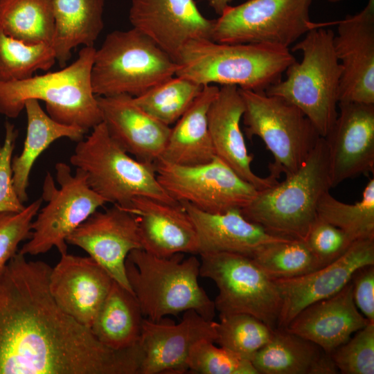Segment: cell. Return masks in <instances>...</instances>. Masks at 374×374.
I'll use <instances>...</instances> for the list:
<instances>
[{"instance_id": "4dcf8cb0", "label": "cell", "mask_w": 374, "mask_h": 374, "mask_svg": "<svg viewBox=\"0 0 374 374\" xmlns=\"http://www.w3.org/2000/svg\"><path fill=\"white\" fill-rule=\"evenodd\" d=\"M0 27L26 43L51 45L54 18L51 0H0Z\"/></svg>"}, {"instance_id": "e575fe53", "label": "cell", "mask_w": 374, "mask_h": 374, "mask_svg": "<svg viewBox=\"0 0 374 374\" xmlns=\"http://www.w3.org/2000/svg\"><path fill=\"white\" fill-rule=\"evenodd\" d=\"M252 258L272 279L295 278L321 267L305 240L297 239L269 244Z\"/></svg>"}, {"instance_id": "8d00e7d4", "label": "cell", "mask_w": 374, "mask_h": 374, "mask_svg": "<svg viewBox=\"0 0 374 374\" xmlns=\"http://www.w3.org/2000/svg\"><path fill=\"white\" fill-rule=\"evenodd\" d=\"M214 343L203 339L192 346L187 359L188 371L201 374H258L250 360Z\"/></svg>"}, {"instance_id": "8992f818", "label": "cell", "mask_w": 374, "mask_h": 374, "mask_svg": "<svg viewBox=\"0 0 374 374\" xmlns=\"http://www.w3.org/2000/svg\"><path fill=\"white\" fill-rule=\"evenodd\" d=\"M330 29L310 30L296 42L292 51H301L286 69V78L271 85L265 93L283 98L297 107L325 137L338 116L341 66L335 54Z\"/></svg>"}, {"instance_id": "7402d4cb", "label": "cell", "mask_w": 374, "mask_h": 374, "mask_svg": "<svg viewBox=\"0 0 374 374\" xmlns=\"http://www.w3.org/2000/svg\"><path fill=\"white\" fill-rule=\"evenodd\" d=\"M123 208L135 216L141 247L145 251L160 257L198 254L195 229L181 203L138 197Z\"/></svg>"}, {"instance_id": "44dd1931", "label": "cell", "mask_w": 374, "mask_h": 374, "mask_svg": "<svg viewBox=\"0 0 374 374\" xmlns=\"http://www.w3.org/2000/svg\"><path fill=\"white\" fill-rule=\"evenodd\" d=\"M97 99L102 122L125 152L151 163L161 159L171 127L143 109L132 96H97Z\"/></svg>"}, {"instance_id": "484cf974", "label": "cell", "mask_w": 374, "mask_h": 374, "mask_svg": "<svg viewBox=\"0 0 374 374\" xmlns=\"http://www.w3.org/2000/svg\"><path fill=\"white\" fill-rule=\"evenodd\" d=\"M220 87L204 85L196 99L170 131L159 160L177 166L204 164L215 157L208 126V112Z\"/></svg>"}, {"instance_id": "d4e9b609", "label": "cell", "mask_w": 374, "mask_h": 374, "mask_svg": "<svg viewBox=\"0 0 374 374\" xmlns=\"http://www.w3.org/2000/svg\"><path fill=\"white\" fill-rule=\"evenodd\" d=\"M181 204L196 231L198 255L229 252L252 258L264 247L287 240L270 234L247 220L241 210L222 213L201 211L186 202Z\"/></svg>"}, {"instance_id": "83f0119b", "label": "cell", "mask_w": 374, "mask_h": 374, "mask_svg": "<svg viewBox=\"0 0 374 374\" xmlns=\"http://www.w3.org/2000/svg\"><path fill=\"white\" fill-rule=\"evenodd\" d=\"M54 18L51 46L64 67L78 46H93L104 27L105 0H51Z\"/></svg>"}, {"instance_id": "7a4b0ae2", "label": "cell", "mask_w": 374, "mask_h": 374, "mask_svg": "<svg viewBox=\"0 0 374 374\" xmlns=\"http://www.w3.org/2000/svg\"><path fill=\"white\" fill-rule=\"evenodd\" d=\"M296 61L289 48L266 44L188 42L175 60L176 75L202 86L219 84L265 91Z\"/></svg>"}, {"instance_id": "30bf717a", "label": "cell", "mask_w": 374, "mask_h": 374, "mask_svg": "<svg viewBox=\"0 0 374 374\" xmlns=\"http://www.w3.org/2000/svg\"><path fill=\"white\" fill-rule=\"evenodd\" d=\"M57 188L51 174L46 175L40 208L31 224L30 238L18 251L36 256L56 248L67 253L66 239L90 215L107 202L87 183L84 172L76 168L73 174L65 163L55 165Z\"/></svg>"}, {"instance_id": "3957f363", "label": "cell", "mask_w": 374, "mask_h": 374, "mask_svg": "<svg viewBox=\"0 0 374 374\" xmlns=\"http://www.w3.org/2000/svg\"><path fill=\"white\" fill-rule=\"evenodd\" d=\"M330 188L328 146L320 137L296 171L283 181L258 190L241 212L270 234L305 240L317 218L319 202Z\"/></svg>"}, {"instance_id": "52a82bcc", "label": "cell", "mask_w": 374, "mask_h": 374, "mask_svg": "<svg viewBox=\"0 0 374 374\" xmlns=\"http://www.w3.org/2000/svg\"><path fill=\"white\" fill-rule=\"evenodd\" d=\"M91 130L77 142L70 162L84 172L91 188L107 203L125 207L138 197L179 203L159 182L154 163L139 161L125 152L103 122Z\"/></svg>"}, {"instance_id": "603a6c76", "label": "cell", "mask_w": 374, "mask_h": 374, "mask_svg": "<svg viewBox=\"0 0 374 374\" xmlns=\"http://www.w3.org/2000/svg\"><path fill=\"white\" fill-rule=\"evenodd\" d=\"M244 110L239 88L222 86L208 112V130L215 156L244 180L262 190L278 181L269 175L267 177H259L251 168L253 155L247 151L240 128Z\"/></svg>"}, {"instance_id": "ee69618b", "label": "cell", "mask_w": 374, "mask_h": 374, "mask_svg": "<svg viewBox=\"0 0 374 374\" xmlns=\"http://www.w3.org/2000/svg\"><path fill=\"white\" fill-rule=\"evenodd\" d=\"M327 1L330 2V3H339V2H341V1H344V0H327Z\"/></svg>"}, {"instance_id": "f546056e", "label": "cell", "mask_w": 374, "mask_h": 374, "mask_svg": "<svg viewBox=\"0 0 374 374\" xmlns=\"http://www.w3.org/2000/svg\"><path fill=\"white\" fill-rule=\"evenodd\" d=\"M144 318L134 294L114 280L90 329L107 347L125 350L139 344Z\"/></svg>"}, {"instance_id": "f1b7e54d", "label": "cell", "mask_w": 374, "mask_h": 374, "mask_svg": "<svg viewBox=\"0 0 374 374\" xmlns=\"http://www.w3.org/2000/svg\"><path fill=\"white\" fill-rule=\"evenodd\" d=\"M27 131L19 155L12 157L11 167L15 189L20 200H28L27 189L33 166L39 155L57 139L67 138L78 142L87 133L84 130L62 124L53 120L38 100L25 103Z\"/></svg>"}, {"instance_id": "b9f144b4", "label": "cell", "mask_w": 374, "mask_h": 374, "mask_svg": "<svg viewBox=\"0 0 374 374\" xmlns=\"http://www.w3.org/2000/svg\"><path fill=\"white\" fill-rule=\"evenodd\" d=\"M351 283L357 309L368 321H374V265L357 270Z\"/></svg>"}, {"instance_id": "7bdbcfd3", "label": "cell", "mask_w": 374, "mask_h": 374, "mask_svg": "<svg viewBox=\"0 0 374 374\" xmlns=\"http://www.w3.org/2000/svg\"><path fill=\"white\" fill-rule=\"evenodd\" d=\"M209 6L220 15L222 12L230 5L233 0H207Z\"/></svg>"}, {"instance_id": "74e56055", "label": "cell", "mask_w": 374, "mask_h": 374, "mask_svg": "<svg viewBox=\"0 0 374 374\" xmlns=\"http://www.w3.org/2000/svg\"><path fill=\"white\" fill-rule=\"evenodd\" d=\"M330 355L339 373L373 374L374 321H369Z\"/></svg>"}, {"instance_id": "60d3db41", "label": "cell", "mask_w": 374, "mask_h": 374, "mask_svg": "<svg viewBox=\"0 0 374 374\" xmlns=\"http://www.w3.org/2000/svg\"><path fill=\"white\" fill-rule=\"evenodd\" d=\"M17 136L15 125L6 121L5 137L0 146V213H19L26 207L16 193L12 180L11 163Z\"/></svg>"}, {"instance_id": "ba28073f", "label": "cell", "mask_w": 374, "mask_h": 374, "mask_svg": "<svg viewBox=\"0 0 374 374\" xmlns=\"http://www.w3.org/2000/svg\"><path fill=\"white\" fill-rule=\"evenodd\" d=\"M177 63L139 30H114L96 49L91 82L96 96L138 97L176 75Z\"/></svg>"}, {"instance_id": "8fae6325", "label": "cell", "mask_w": 374, "mask_h": 374, "mask_svg": "<svg viewBox=\"0 0 374 374\" xmlns=\"http://www.w3.org/2000/svg\"><path fill=\"white\" fill-rule=\"evenodd\" d=\"M199 276L218 289L220 317L244 313L276 328L281 299L274 280L249 256L229 252L200 254Z\"/></svg>"}, {"instance_id": "836d02e7", "label": "cell", "mask_w": 374, "mask_h": 374, "mask_svg": "<svg viewBox=\"0 0 374 374\" xmlns=\"http://www.w3.org/2000/svg\"><path fill=\"white\" fill-rule=\"evenodd\" d=\"M55 62L51 45L26 43L0 27V82L29 78L38 70H48Z\"/></svg>"}, {"instance_id": "5b68a950", "label": "cell", "mask_w": 374, "mask_h": 374, "mask_svg": "<svg viewBox=\"0 0 374 374\" xmlns=\"http://www.w3.org/2000/svg\"><path fill=\"white\" fill-rule=\"evenodd\" d=\"M199 268L195 254L160 257L143 249L132 251L125 261L130 285L144 317L152 321L189 310L213 320L214 301L199 284Z\"/></svg>"}, {"instance_id": "cb8c5ba5", "label": "cell", "mask_w": 374, "mask_h": 374, "mask_svg": "<svg viewBox=\"0 0 374 374\" xmlns=\"http://www.w3.org/2000/svg\"><path fill=\"white\" fill-rule=\"evenodd\" d=\"M369 321L355 303L350 280L336 294L305 307L284 329L330 354Z\"/></svg>"}, {"instance_id": "5bb4252c", "label": "cell", "mask_w": 374, "mask_h": 374, "mask_svg": "<svg viewBox=\"0 0 374 374\" xmlns=\"http://www.w3.org/2000/svg\"><path fill=\"white\" fill-rule=\"evenodd\" d=\"M66 242L83 249L114 280L132 292L125 261L132 251L142 247L137 220L132 213L116 204L96 211L71 233Z\"/></svg>"}, {"instance_id": "ab89813d", "label": "cell", "mask_w": 374, "mask_h": 374, "mask_svg": "<svg viewBox=\"0 0 374 374\" xmlns=\"http://www.w3.org/2000/svg\"><path fill=\"white\" fill-rule=\"evenodd\" d=\"M305 242L321 267L343 255L354 241L340 229L317 217Z\"/></svg>"}, {"instance_id": "277c9868", "label": "cell", "mask_w": 374, "mask_h": 374, "mask_svg": "<svg viewBox=\"0 0 374 374\" xmlns=\"http://www.w3.org/2000/svg\"><path fill=\"white\" fill-rule=\"evenodd\" d=\"M94 46H83L78 58L62 69L15 82H0V114L17 118L30 99L45 103L46 113L64 125L89 132L102 122L91 71Z\"/></svg>"}, {"instance_id": "1f68e13d", "label": "cell", "mask_w": 374, "mask_h": 374, "mask_svg": "<svg viewBox=\"0 0 374 374\" xmlns=\"http://www.w3.org/2000/svg\"><path fill=\"white\" fill-rule=\"evenodd\" d=\"M317 217L342 230L353 241L374 238V179L365 186L362 199L344 203L329 191L321 197Z\"/></svg>"}, {"instance_id": "7c38bea8", "label": "cell", "mask_w": 374, "mask_h": 374, "mask_svg": "<svg viewBox=\"0 0 374 374\" xmlns=\"http://www.w3.org/2000/svg\"><path fill=\"white\" fill-rule=\"evenodd\" d=\"M312 0H248L228 6L215 19L212 40L266 44L289 48L310 30Z\"/></svg>"}, {"instance_id": "9a60e30c", "label": "cell", "mask_w": 374, "mask_h": 374, "mask_svg": "<svg viewBox=\"0 0 374 374\" xmlns=\"http://www.w3.org/2000/svg\"><path fill=\"white\" fill-rule=\"evenodd\" d=\"M369 265H374V238L354 241L337 260L313 271L295 278L273 279L281 299L276 328H285L305 307L338 293L357 270Z\"/></svg>"}, {"instance_id": "ac0fdd59", "label": "cell", "mask_w": 374, "mask_h": 374, "mask_svg": "<svg viewBox=\"0 0 374 374\" xmlns=\"http://www.w3.org/2000/svg\"><path fill=\"white\" fill-rule=\"evenodd\" d=\"M129 19L175 62L195 39H211L215 19L205 17L194 0H132Z\"/></svg>"}, {"instance_id": "d6986e66", "label": "cell", "mask_w": 374, "mask_h": 374, "mask_svg": "<svg viewBox=\"0 0 374 374\" xmlns=\"http://www.w3.org/2000/svg\"><path fill=\"white\" fill-rule=\"evenodd\" d=\"M326 140L331 187L374 170V104L339 102Z\"/></svg>"}, {"instance_id": "ffe728a7", "label": "cell", "mask_w": 374, "mask_h": 374, "mask_svg": "<svg viewBox=\"0 0 374 374\" xmlns=\"http://www.w3.org/2000/svg\"><path fill=\"white\" fill-rule=\"evenodd\" d=\"M113 281L91 257L66 253L51 268L48 285L60 308L90 328Z\"/></svg>"}, {"instance_id": "2e32d148", "label": "cell", "mask_w": 374, "mask_h": 374, "mask_svg": "<svg viewBox=\"0 0 374 374\" xmlns=\"http://www.w3.org/2000/svg\"><path fill=\"white\" fill-rule=\"evenodd\" d=\"M336 24L333 44L341 66L339 103L374 104V0Z\"/></svg>"}, {"instance_id": "d6a6232c", "label": "cell", "mask_w": 374, "mask_h": 374, "mask_svg": "<svg viewBox=\"0 0 374 374\" xmlns=\"http://www.w3.org/2000/svg\"><path fill=\"white\" fill-rule=\"evenodd\" d=\"M203 87L175 75L134 98L143 109L170 127L190 107Z\"/></svg>"}, {"instance_id": "6da1fadb", "label": "cell", "mask_w": 374, "mask_h": 374, "mask_svg": "<svg viewBox=\"0 0 374 374\" xmlns=\"http://www.w3.org/2000/svg\"><path fill=\"white\" fill-rule=\"evenodd\" d=\"M51 268L18 251L0 272V374H140L139 344L107 347L60 308Z\"/></svg>"}, {"instance_id": "e0dca14e", "label": "cell", "mask_w": 374, "mask_h": 374, "mask_svg": "<svg viewBox=\"0 0 374 374\" xmlns=\"http://www.w3.org/2000/svg\"><path fill=\"white\" fill-rule=\"evenodd\" d=\"M215 323L193 310L185 311L177 323L167 317L158 321L144 318L139 339L141 374L188 371L187 359L192 346L203 339L215 342Z\"/></svg>"}, {"instance_id": "4fadbf2b", "label": "cell", "mask_w": 374, "mask_h": 374, "mask_svg": "<svg viewBox=\"0 0 374 374\" xmlns=\"http://www.w3.org/2000/svg\"><path fill=\"white\" fill-rule=\"evenodd\" d=\"M154 165L159 182L172 198L207 213L241 210L258 193L216 156L197 166H177L161 160Z\"/></svg>"}, {"instance_id": "9c48e42d", "label": "cell", "mask_w": 374, "mask_h": 374, "mask_svg": "<svg viewBox=\"0 0 374 374\" xmlns=\"http://www.w3.org/2000/svg\"><path fill=\"white\" fill-rule=\"evenodd\" d=\"M244 110L242 119L247 136L260 138L274 157L269 175L278 179L296 171L321 137L295 105L265 91L239 88Z\"/></svg>"}, {"instance_id": "d590c367", "label": "cell", "mask_w": 374, "mask_h": 374, "mask_svg": "<svg viewBox=\"0 0 374 374\" xmlns=\"http://www.w3.org/2000/svg\"><path fill=\"white\" fill-rule=\"evenodd\" d=\"M220 319V322L215 323V343L250 361L269 341L274 331L248 314L221 316Z\"/></svg>"}, {"instance_id": "4316f807", "label": "cell", "mask_w": 374, "mask_h": 374, "mask_svg": "<svg viewBox=\"0 0 374 374\" xmlns=\"http://www.w3.org/2000/svg\"><path fill=\"white\" fill-rule=\"evenodd\" d=\"M251 362L258 374H336L330 354L312 341L275 328L269 341Z\"/></svg>"}, {"instance_id": "f35d334b", "label": "cell", "mask_w": 374, "mask_h": 374, "mask_svg": "<svg viewBox=\"0 0 374 374\" xmlns=\"http://www.w3.org/2000/svg\"><path fill=\"white\" fill-rule=\"evenodd\" d=\"M42 198L19 213H0V272L18 252L19 244L30 238L32 222L41 208Z\"/></svg>"}]
</instances>
